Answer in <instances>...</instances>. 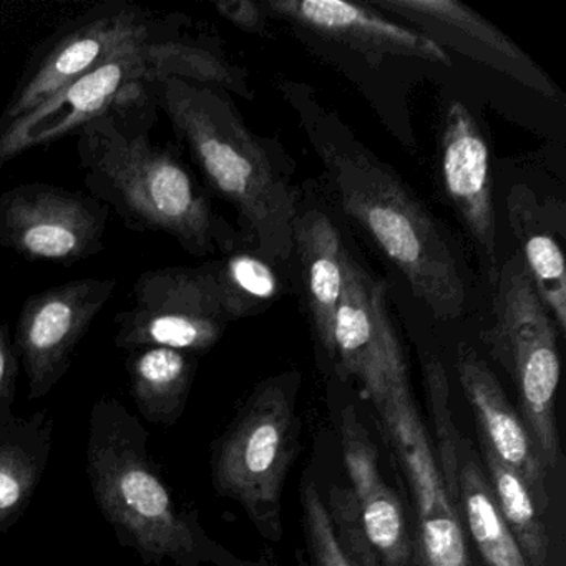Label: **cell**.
Returning a JSON list of instances; mask_svg holds the SVG:
<instances>
[{"label": "cell", "mask_w": 566, "mask_h": 566, "mask_svg": "<svg viewBox=\"0 0 566 566\" xmlns=\"http://www.w3.org/2000/svg\"><path fill=\"white\" fill-rule=\"evenodd\" d=\"M334 363L363 387L367 399L410 382L389 306L386 283L343 250V293L334 327Z\"/></svg>", "instance_id": "cell-13"}, {"label": "cell", "mask_w": 566, "mask_h": 566, "mask_svg": "<svg viewBox=\"0 0 566 566\" xmlns=\"http://www.w3.org/2000/svg\"><path fill=\"white\" fill-rule=\"evenodd\" d=\"M155 95L208 188L240 214L253 250L273 264L290 261L300 217L296 193L270 147L248 128L227 92L161 78Z\"/></svg>", "instance_id": "cell-3"}, {"label": "cell", "mask_w": 566, "mask_h": 566, "mask_svg": "<svg viewBox=\"0 0 566 566\" xmlns=\"http://www.w3.org/2000/svg\"><path fill=\"white\" fill-rule=\"evenodd\" d=\"M213 8L220 18L248 34H261L266 28L268 14L261 2L220 0V2H214Z\"/></svg>", "instance_id": "cell-28"}, {"label": "cell", "mask_w": 566, "mask_h": 566, "mask_svg": "<svg viewBox=\"0 0 566 566\" xmlns=\"http://www.w3.org/2000/svg\"><path fill=\"white\" fill-rule=\"evenodd\" d=\"M457 373L463 392L482 427V440L510 469L515 470L539 513L548 509L546 492V470L536 453L535 443L530 437L523 419L510 403L485 360L475 349L460 344L457 353Z\"/></svg>", "instance_id": "cell-18"}, {"label": "cell", "mask_w": 566, "mask_h": 566, "mask_svg": "<svg viewBox=\"0 0 566 566\" xmlns=\"http://www.w3.org/2000/svg\"><path fill=\"white\" fill-rule=\"evenodd\" d=\"M343 238L329 217L311 210L297 217L294 253L303 266L311 326L324 353L333 359L334 327L343 293Z\"/></svg>", "instance_id": "cell-20"}, {"label": "cell", "mask_w": 566, "mask_h": 566, "mask_svg": "<svg viewBox=\"0 0 566 566\" xmlns=\"http://www.w3.org/2000/svg\"><path fill=\"white\" fill-rule=\"evenodd\" d=\"M340 442L353 485L350 492L370 545L376 548L384 566H410L416 538L410 535L399 496L384 480L376 446L353 407L343 412Z\"/></svg>", "instance_id": "cell-17"}, {"label": "cell", "mask_w": 566, "mask_h": 566, "mask_svg": "<svg viewBox=\"0 0 566 566\" xmlns=\"http://www.w3.org/2000/svg\"><path fill=\"white\" fill-rule=\"evenodd\" d=\"M231 321L210 263L161 268L138 277L130 310L117 314L115 344L128 353L157 346L197 356L221 339Z\"/></svg>", "instance_id": "cell-8"}, {"label": "cell", "mask_w": 566, "mask_h": 566, "mask_svg": "<svg viewBox=\"0 0 566 566\" xmlns=\"http://www.w3.org/2000/svg\"><path fill=\"white\" fill-rule=\"evenodd\" d=\"M161 25L164 22L128 2H107L92 9L49 42L29 65L0 122L21 117L82 75L154 38Z\"/></svg>", "instance_id": "cell-11"}, {"label": "cell", "mask_w": 566, "mask_h": 566, "mask_svg": "<svg viewBox=\"0 0 566 566\" xmlns=\"http://www.w3.org/2000/svg\"><path fill=\"white\" fill-rule=\"evenodd\" d=\"M54 419L48 410L18 417L0 407V533L19 522L51 457Z\"/></svg>", "instance_id": "cell-19"}, {"label": "cell", "mask_w": 566, "mask_h": 566, "mask_svg": "<svg viewBox=\"0 0 566 566\" xmlns=\"http://www.w3.org/2000/svg\"><path fill=\"white\" fill-rule=\"evenodd\" d=\"M155 85L81 128L77 154L91 197L130 230L157 231L195 256L230 250L237 241L214 213L210 195L174 148L155 144Z\"/></svg>", "instance_id": "cell-1"}, {"label": "cell", "mask_w": 566, "mask_h": 566, "mask_svg": "<svg viewBox=\"0 0 566 566\" xmlns=\"http://www.w3.org/2000/svg\"><path fill=\"white\" fill-rule=\"evenodd\" d=\"M510 227L520 244L526 273L555 321L559 334L566 331V266L555 214L530 188L516 185L506 200Z\"/></svg>", "instance_id": "cell-21"}, {"label": "cell", "mask_w": 566, "mask_h": 566, "mask_svg": "<svg viewBox=\"0 0 566 566\" xmlns=\"http://www.w3.org/2000/svg\"><path fill=\"white\" fill-rule=\"evenodd\" d=\"M300 377L266 380L241 407L214 447L213 485L237 500L264 538H281V490L297 447L296 389Z\"/></svg>", "instance_id": "cell-7"}, {"label": "cell", "mask_w": 566, "mask_h": 566, "mask_svg": "<svg viewBox=\"0 0 566 566\" xmlns=\"http://www.w3.org/2000/svg\"><path fill=\"white\" fill-rule=\"evenodd\" d=\"M210 264L234 321L258 313L280 294V277L273 263L254 251H238L231 247L223 251L221 260L210 261Z\"/></svg>", "instance_id": "cell-25"}, {"label": "cell", "mask_w": 566, "mask_h": 566, "mask_svg": "<svg viewBox=\"0 0 566 566\" xmlns=\"http://www.w3.org/2000/svg\"><path fill=\"white\" fill-rule=\"evenodd\" d=\"M207 562L217 563L218 566H264L261 563L237 558V556L230 555L227 549L221 548L220 545L211 542V539H208L207 543Z\"/></svg>", "instance_id": "cell-30"}, {"label": "cell", "mask_w": 566, "mask_h": 566, "mask_svg": "<svg viewBox=\"0 0 566 566\" xmlns=\"http://www.w3.org/2000/svg\"><path fill=\"white\" fill-rule=\"evenodd\" d=\"M197 67V49L175 25L160 31L65 85L57 94L11 122H0V167L32 148L45 147L72 134L161 78L188 81Z\"/></svg>", "instance_id": "cell-5"}, {"label": "cell", "mask_w": 566, "mask_h": 566, "mask_svg": "<svg viewBox=\"0 0 566 566\" xmlns=\"http://www.w3.org/2000/svg\"><path fill=\"white\" fill-rule=\"evenodd\" d=\"M19 366L21 360L9 336L8 326L0 319V407H12L14 403Z\"/></svg>", "instance_id": "cell-29"}, {"label": "cell", "mask_w": 566, "mask_h": 566, "mask_svg": "<svg viewBox=\"0 0 566 566\" xmlns=\"http://www.w3.org/2000/svg\"><path fill=\"white\" fill-rule=\"evenodd\" d=\"M263 8L268 18L283 19L366 57L389 55L447 67L452 64L449 52L427 35L390 21L367 4L343 0H268Z\"/></svg>", "instance_id": "cell-15"}, {"label": "cell", "mask_w": 566, "mask_h": 566, "mask_svg": "<svg viewBox=\"0 0 566 566\" xmlns=\"http://www.w3.org/2000/svg\"><path fill=\"white\" fill-rule=\"evenodd\" d=\"M427 394H429L430 410L433 412L437 439H439V462L447 492L453 505L459 509V447L462 437L453 426L450 416L449 382L446 370L437 359H430L426 366Z\"/></svg>", "instance_id": "cell-26"}, {"label": "cell", "mask_w": 566, "mask_h": 566, "mask_svg": "<svg viewBox=\"0 0 566 566\" xmlns=\"http://www.w3.org/2000/svg\"><path fill=\"white\" fill-rule=\"evenodd\" d=\"M493 286L492 324L482 337L515 380L523 422L543 467L553 472L562 463L555 412L559 333L518 253L500 266Z\"/></svg>", "instance_id": "cell-6"}, {"label": "cell", "mask_w": 566, "mask_h": 566, "mask_svg": "<svg viewBox=\"0 0 566 566\" xmlns=\"http://www.w3.org/2000/svg\"><path fill=\"white\" fill-rule=\"evenodd\" d=\"M482 452L486 480L503 523L518 543L528 566H545L548 559V533L525 482L483 440Z\"/></svg>", "instance_id": "cell-24"}, {"label": "cell", "mask_w": 566, "mask_h": 566, "mask_svg": "<svg viewBox=\"0 0 566 566\" xmlns=\"http://www.w3.org/2000/svg\"><path fill=\"white\" fill-rule=\"evenodd\" d=\"M459 455V513L483 562L486 566H528L503 523L485 472L465 440H460Z\"/></svg>", "instance_id": "cell-23"}, {"label": "cell", "mask_w": 566, "mask_h": 566, "mask_svg": "<svg viewBox=\"0 0 566 566\" xmlns=\"http://www.w3.org/2000/svg\"><path fill=\"white\" fill-rule=\"evenodd\" d=\"M87 475L98 509L118 543L147 565L207 562L208 536L193 516L178 509L170 486L148 453V432L124 403L102 397L88 429Z\"/></svg>", "instance_id": "cell-4"}, {"label": "cell", "mask_w": 566, "mask_h": 566, "mask_svg": "<svg viewBox=\"0 0 566 566\" xmlns=\"http://www.w3.org/2000/svg\"><path fill=\"white\" fill-rule=\"evenodd\" d=\"M390 449L412 493L417 516L416 553L422 566H473L465 528L453 505L413 402L410 382L390 387L373 400Z\"/></svg>", "instance_id": "cell-9"}, {"label": "cell", "mask_w": 566, "mask_h": 566, "mask_svg": "<svg viewBox=\"0 0 566 566\" xmlns=\"http://www.w3.org/2000/svg\"><path fill=\"white\" fill-rule=\"evenodd\" d=\"M132 397L145 420L174 426L190 396L197 359L170 347H140L127 359Z\"/></svg>", "instance_id": "cell-22"}, {"label": "cell", "mask_w": 566, "mask_h": 566, "mask_svg": "<svg viewBox=\"0 0 566 566\" xmlns=\"http://www.w3.org/2000/svg\"><path fill=\"white\" fill-rule=\"evenodd\" d=\"M301 499L304 530L314 566H356L337 539L326 503L321 499L316 485L304 483Z\"/></svg>", "instance_id": "cell-27"}, {"label": "cell", "mask_w": 566, "mask_h": 566, "mask_svg": "<svg viewBox=\"0 0 566 566\" xmlns=\"http://www.w3.org/2000/svg\"><path fill=\"white\" fill-rule=\"evenodd\" d=\"M115 290L117 281L111 277H81L25 300L14 347L28 376L29 399H42L61 382Z\"/></svg>", "instance_id": "cell-12"}, {"label": "cell", "mask_w": 566, "mask_h": 566, "mask_svg": "<svg viewBox=\"0 0 566 566\" xmlns=\"http://www.w3.org/2000/svg\"><path fill=\"white\" fill-rule=\"evenodd\" d=\"M369 8L406 19L416 31L485 65L516 84L546 98L558 97V88L496 25L455 0H370Z\"/></svg>", "instance_id": "cell-14"}, {"label": "cell", "mask_w": 566, "mask_h": 566, "mask_svg": "<svg viewBox=\"0 0 566 566\" xmlns=\"http://www.w3.org/2000/svg\"><path fill=\"white\" fill-rule=\"evenodd\" d=\"M108 208L49 184L0 191V247L41 263L72 266L101 253Z\"/></svg>", "instance_id": "cell-10"}, {"label": "cell", "mask_w": 566, "mask_h": 566, "mask_svg": "<svg viewBox=\"0 0 566 566\" xmlns=\"http://www.w3.org/2000/svg\"><path fill=\"white\" fill-rule=\"evenodd\" d=\"M314 150L343 210L373 238L409 283L417 300L440 321H455L467 306V286L455 251L409 188L336 118L287 84Z\"/></svg>", "instance_id": "cell-2"}, {"label": "cell", "mask_w": 566, "mask_h": 566, "mask_svg": "<svg viewBox=\"0 0 566 566\" xmlns=\"http://www.w3.org/2000/svg\"><path fill=\"white\" fill-rule=\"evenodd\" d=\"M410 566H422V563H420L419 556H417L416 552H413V558L412 563H410Z\"/></svg>", "instance_id": "cell-31"}, {"label": "cell", "mask_w": 566, "mask_h": 566, "mask_svg": "<svg viewBox=\"0 0 566 566\" xmlns=\"http://www.w3.org/2000/svg\"><path fill=\"white\" fill-rule=\"evenodd\" d=\"M440 175L450 203L486 264L490 283L495 284L500 266L490 150L475 118L460 102H452L447 111Z\"/></svg>", "instance_id": "cell-16"}]
</instances>
